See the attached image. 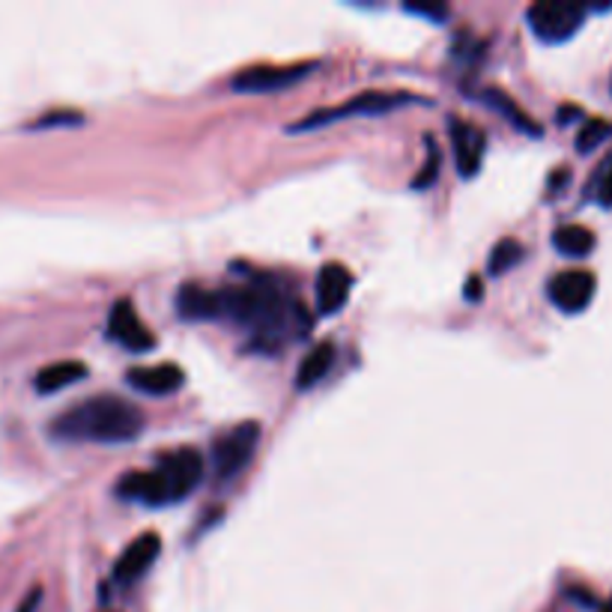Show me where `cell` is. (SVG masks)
<instances>
[{"label": "cell", "instance_id": "obj_27", "mask_svg": "<svg viewBox=\"0 0 612 612\" xmlns=\"http://www.w3.org/2000/svg\"><path fill=\"white\" fill-rule=\"evenodd\" d=\"M598 612H612V598H610V601H607V603H603V607H601V610H598Z\"/></svg>", "mask_w": 612, "mask_h": 612}, {"label": "cell", "instance_id": "obj_19", "mask_svg": "<svg viewBox=\"0 0 612 612\" xmlns=\"http://www.w3.org/2000/svg\"><path fill=\"white\" fill-rule=\"evenodd\" d=\"M523 257V245L517 242V239H500V245L490 251V273L493 275H502L508 273V269H514L517 263H520Z\"/></svg>", "mask_w": 612, "mask_h": 612}, {"label": "cell", "instance_id": "obj_25", "mask_svg": "<svg viewBox=\"0 0 612 612\" xmlns=\"http://www.w3.org/2000/svg\"><path fill=\"white\" fill-rule=\"evenodd\" d=\"M39 603H43V589L36 586V589L27 591V598L19 603V610H15V612H36V610H39Z\"/></svg>", "mask_w": 612, "mask_h": 612}, {"label": "cell", "instance_id": "obj_10", "mask_svg": "<svg viewBox=\"0 0 612 612\" xmlns=\"http://www.w3.org/2000/svg\"><path fill=\"white\" fill-rule=\"evenodd\" d=\"M161 553V538L156 532H144L137 535L132 544L125 547L123 556L117 559L113 565V583L117 586H132L137 579L147 574L153 562L159 559Z\"/></svg>", "mask_w": 612, "mask_h": 612}, {"label": "cell", "instance_id": "obj_11", "mask_svg": "<svg viewBox=\"0 0 612 612\" xmlns=\"http://www.w3.org/2000/svg\"><path fill=\"white\" fill-rule=\"evenodd\" d=\"M448 135H452L454 161H457V170H460V177L472 180L478 170H481V161H484V149H488L484 132H481V129H476V125L464 123L460 117H452V123H448Z\"/></svg>", "mask_w": 612, "mask_h": 612}, {"label": "cell", "instance_id": "obj_24", "mask_svg": "<svg viewBox=\"0 0 612 612\" xmlns=\"http://www.w3.org/2000/svg\"><path fill=\"white\" fill-rule=\"evenodd\" d=\"M60 123H81V113H48L43 117L36 129H46V125H60Z\"/></svg>", "mask_w": 612, "mask_h": 612}, {"label": "cell", "instance_id": "obj_12", "mask_svg": "<svg viewBox=\"0 0 612 612\" xmlns=\"http://www.w3.org/2000/svg\"><path fill=\"white\" fill-rule=\"evenodd\" d=\"M352 293V275L340 263H326L317 275V308L320 314H338Z\"/></svg>", "mask_w": 612, "mask_h": 612}, {"label": "cell", "instance_id": "obj_26", "mask_svg": "<svg viewBox=\"0 0 612 612\" xmlns=\"http://www.w3.org/2000/svg\"><path fill=\"white\" fill-rule=\"evenodd\" d=\"M466 299H481V281L478 278L466 281Z\"/></svg>", "mask_w": 612, "mask_h": 612}, {"label": "cell", "instance_id": "obj_8", "mask_svg": "<svg viewBox=\"0 0 612 612\" xmlns=\"http://www.w3.org/2000/svg\"><path fill=\"white\" fill-rule=\"evenodd\" d=\"M108 338L117 340L123 350L129 352H149L156 347L153 332L141 323V317L135 314V305L129 299H120L111 308V317H108Z\"/></svg>", "mask_w": 612, "mask_h": 612}, {"label": "cell", "instance_id": "obj_6", "mask_svg": "<svg viewBox=\"0 0 612 612\" xmlns=\"http://www.w3.org/2000/svg\"><path fill=\"white\" fill-rule=\"evenodd\" d=\"M261 443V424L257 421H242L237 428H230L227 433H221L213 445V466H216V476L221 481L237 478L245 466L251 464V457L257 452Z\"/></svg>", "mask_w": 612, "mask_h": 612}, {"label": "cell", "instance_id": "obj_22", "mask_svg": "<svg viewBox=\"0 0 612 612\" xmlns=\"http://www.w3.org/2000/svg\"><path fill=\"white\" fill-rule=\"evenodd\" d=\"M591 192L598 194V201H601L603 206H612V156L610 159H603L598 177L591 180Z\"/></svg>", "mask_w": 612, "mask_h": 612}, {"label": "cell", "instance_id": "obj_1", "mask_svg": "<svg viewBox=\"0 0 612 612\" xmlns=\"http://www.w3.org/2000/svg\"><path fill=\"white\" fill-rule=\"evenodd\" d=\"M51 433L67 443H132L144 433V416L123 397L99 395L81 400L51 424Z\"/></svg>", "mask_w": 612, "mask_h": 612}, {"label": "cell", "instance_id": "obj_3", "mask_svg": "<svg viewBox=\"0 0 612 612\" xmlns=\"http://www.w3.org/2000/svg\"><path fill=\"white\" fill-rule=\"evenodd\" d=\"M204 478V454L194 448H180L159 457V464L149 472H129L117 484V493L123 500L144 502V505H173L185 500Z\"/></svg>", "mask_w": 612, "mask_h": 612}, {"label": "cell", "instance_id": "obj_15", "mask_svg": "<svg viewBox=\"0 0 612 612\" xmlns=\"http://www.w3.org/2000/svg\"><path fill=\"white\" fill-rule=\"evenodd\" d=\"M332 364H335V344H332V340H320L317 347L308 350V356L302 359V364H299V371H296V388H299V392L314 388L323 376L329 374Z\"/></svg>", "mask_w": 612, "mask_h": 612}, {"label": "cell", "instance_id": "obj_18", "mask_svg": "<svg viewBox=\"0 0 612 612\" xmlns=\"http://www.w3.org/2000/svg\"><path fill=\"white\" fill-rule=\"evenodd\" d=\"M481 103L490 105L493 111H500L502 117H505V120H511V123L517 125L520 132H529V135H538V132H541V129L532 123V117H529L526 111H520V108L511 103L508 96H505L502 91H493V87H488V91L481 93Z\"/></svg>", "mask_w": 612, "mask_h": 612}, {"label": "cell", "instance_id": "obj_21", "mask_svg": "<svg viewBox=\"0 0 612 612\" xmlns=\"http://www.w3.org/2000/svg\"><path fill=\"white\" fill-rule=\"evenodd\" d=\"M428 153H431V159L424 161V168H421V173L412 180V189H428V185H433L436 182V177H440V161H443V156H440V147L433 144L431 137H428Z\"/></svg>", "mask_w": 612, "mask_h": 612}, {"label": "cell", "instance_id": "obj_17", "mask_svg": "<svg viewBox=\"0 0 612 612\" xmlns=\"http://www.w3.org/2000/svg\"><path fill=\"white\" fill-rule=\"evenodd\" d=\"M553 245L559 254H565L571 261H583L595 251V233L583 225H565L553 233Z\"/></svg>", "mask_w": 612, "mask_h": 612}, {"label": "cell", "instance_id": "obj_5", "mask_svg": "<svg viewBox=\"0 0 612 612\" xmlns=\"http://www.w3.org/2000/svg\"><path fill=\"white\" fill-rule=\"evenodd\" d=\"M586 15H589V7L577 0H538L529 7V27L541 43L559 46L579 34Z\"/></svg>", "mask_w": 612, "mask_h": 612}, {"label": "cell", "instance_id": "obj_9", "mask_svg": "<svg viewBox=\"0 0 612 612\" xmlns=\"http://www.w3.org/2000/svg\"><path fill=\"white\" fill-rule=\"evenodd\" d=\"M550 299L559 311L565 314H579L591 305L595 299V275L589 269H565L550 281Z\"/></svg>", "mask_w": 612, "mask_h": 612}, {"label": "cell", "instance_id": "obj_23", "mask_svg": "<svg viewBox=\"0 0 612 612\" xmlns=\"http://www.w3.org/2000/svg\"><path fill=\"white\" fill-rule=\"evenodd\" d=\"M404 10L409 15H419V19H431V22H445L448 19V7L445 3H404Z\"/></svg>", "mask_w": 612, "mask_h": 612}, {"label": "cell", "instance_id": "obj_4", "mask_svg": "<svg viewBox=\"0 0 612 612\" xmlns=\"http://www.w3.org/2000/svg\"><path fill=\"white\" fill-rule=\"evenodd\" d=\"M421 103L416 93H404V91H395V93H383V91H368V93H359L356 99L350 103L338 105V108H320V111L308 113L302 117L299 123H293L287 132H314L320 125H332V123H340V120H350V117H380V113H392L397 108H407V105H416Z\"/></svg>", "mask_w": 612, "mask_h": 612}, {"label": "cell", "instance_id": "obj_13", "mask_svg": "<svg viewBox=\"0 0 612 612\" xmlns=\"http://www.w3.org/2000/svg\"><path fill=\"white\" fill-rule=\"evenodd\" d=\"M125 383H129L132 388H137V392H144V395L161 397V395H170V392H177V388H182L185 374H182L180 364L165 362V364H153V368H132V371L125 374Z\"/></svg>", "mask_w": 612, "mask_h": 612}, {"label": "cell", "instance_id": "obj_20", "mask_svg": "<svg viewBox=\"0 0 612 612\" xmlns=\"http://www.w3.org/2000/svg\"><path fill=\"white\" fill-rule=\"evenodd\" d=\"M607 137H612L610 120H601V117L586 120V125L579 129V135H577V149L579 153H591L595 147H601Z\"/></svg>", "mask_w": 612, "mask_h": 612}, {"label": "cell", "instance_id": "obj_7", "mask_svg": "<svg viewBox=\"0 0 612 612\" xmlns=\"http://www.w3.org/2000/svg\"><path fill=\"white\" fill-rule=\"evenodd\" d=\"M317 69V63H293V67H251L245 72H239L233 79V91L237 93H251V96H261V93H278L287 87H296L299 81H305L311 72Z\"/></svg>", "mask_w": 612, "mask_h": 612}, {"label": "cell", "instance_id": "obj_16", "mask_svg": "<svg viewBox=\"0 0 612 612\" xmlns=\"http://www.w3.org/2000/svg\"><path fill=\"white\" fill-rule=\"evenodd\" d=\"M87 376V364L84 362H55L43 368L39 374H36V392H43V395H55V392H63V388L75 386Z\"/></svg>", "mask_w": 612, "mask_h": 612}, {"label": "cell", "instance_id": "obj_2", "mask_svg": "<svg viewBox=\"0 0 612 612\" xmlns=\"http://www.w3.org/2000/svg\"><path fill=\"white\" fill-rule=\"evenodd\" d=\"M221 302H225V317L249 329L257 350H281L284 335L290 326V305L275 284L254 281L245 287H227L221 290Z\"/></svg>", "mask_w": 612, "mask_h": 612}, {"label": "cell", "instance_id": "obj_14", "mask_svg": "<svg viewBox=\"0 0 612 612\" xmlns=\"http://www.w3.org/2000/svg\"><path fill=\"white\" fill-rule=\"evenodd\" d=\"M177 311L182 320H216L225 317L221 293H213L201 284H182L177 293Z\"/></svg>", "mask_w": 612, "mask_h": 612}]
</instances>
